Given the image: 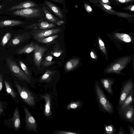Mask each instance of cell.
Listing matches in <instances>:
<instances>
[{"label":"cell","instance_id":"cell-1","mask_svg":"<svg viewBox=\"0 0 134 134\" xmlns=\"http://www.w3.org/2000/svg\"><path fill=\"white\" fill-rule=\"evenodd\" d=\"M94 87L97 101L100 111L112 115L114 110L113 105L108 99L99 81L96 82Z\"/></svg>","mask_w":134,"mask_h":134},{"label":"cell","instance_id":"cell-2","mask_svg":"<svg viewBox=\"0 0 134 134\" xmlns=\"http://www.w3.org/2000/svg\"><path fill=\"white\" fill-rule=\"evenodd\" d=\"M14 83L22 100L27 105L35 109L37 103L39 101L37 94L28 88L21 86L16 81H14Z\"/></svg>","mask_w":134,"mask_h":134},{"label":"cell","instance_id":"cell-3","mask_svg":"<svg viewBox=\"0 0 134 134\" xmlns=\"http://www.w3.org/2000/svg\"><path fill=\"white\" fill-rule=\"evenodd\" d=\"M6 64L12 73L22 81H26L32 87L31 79L23 71L16 63L12 58L8 57L5 59Z\"/></svg>","mask_w":134,"mask_h":134},{"label":"cell","instance_id":"cell-4","mask_svg":"<svg viewBox=\"0 0 134 134\" xmlns=\"http://www.w3.org/2000/svg\"><path fill=\"white\" fill-rule=\"evenodd\" d=\"M42 12V9L39 8L30 7L17 10L13 13L15 15L33 19L41 17L43 14Z\"/></svg>","mask_w":134,"mask_h":134},{"label":"cell","instance_id":"cell-5","mask_svg":"<svg viewBox=\"0 0 134 134\" xmlns=\"http://www.w3.org/2000/svg\"><path fill=\"white\" fill-rule=\"evenodd\" d=\"M22 106L25 114V129L29 131L37 132L38 127L36 121L28 109L24 105Z\"/></svg>","mask_w":134,"mask_h":134},{"label":"cell","instance_id":"cell-6","mask_svg":"<svg viewBox=\"0 0 134 134\" xmlns=\"http://www.w3.org/2000/svg\"><path fill=\"white\" fill-rule=\"evenodd\" d=\"M61 30L60 28L50 29L32 30L31 34L34 39L37 40L46 38L59 32Z\"/></svg>","mask_w":134,"mask_h":134},{"label":"cell","instance_id":"cell-7","mask_svg":"<svg viewBox=\"0 0 134 134\" xmlns=\"http://www.w3.org/2000/svg\"><path fill=\"white\" fill-rule=\"evenodd\" d=\"M134 84L132 80L125 81L121 85L117 109L129 94L134 90Z\"/></svg>","mask_w":134,"mask_h":134},{"label":"cell","instance_id":"cell-8","mask_svg":"<svg viewBox=\"0 0 134 134\" xmlns=\"http://www.w3.org/2000/svg\"><path fill=\"white\" fill-rule=\"evenodd\" d=\"M52 95L51 92L46 93L40 95V98L44 99L45 102L44 113L45 116L49 118L52 115Z\"/></svg>","mask_w":134,"mask_h":134},{"label":"cell","instance_id":"cell-9","mask_svg":"<svg viewBox=\"0 0 134 134\" xmlns=\"http://www.w3.org/2000/svg\"><path fill=\"white\" fill-rule=\"evenodd\" d=\"M118 113L121 119L129 123H134V109L133 104L129 105Z\"/></svg>","mask_w":134,"mask_h":134},{"label":"cell","instance_id":"cell-10","mask_svg":"<svg viewBox=\"0 0 134 134\" xmlns=\"http://www.w3.org/2000/svg\"><path fill=\"white\" fill-rule=\"evenodd\" d=\"M47 49L46 47L40 46L37 44H35V48L34 51V59L35 65L39 69L43 54Z\"/></svg>","mask_w":134,"mask_h":134},{"label":"cell","instance_id":"cell-11","mask_svg":"<svg viewBox=\"0 0 134 134\" xmlns=\"http://www.w3.org/2000/svg\"><path fill=\"white\" fill-rule=\"evenodd\" d=\"M55 72L56 71H55L47 70L40 78L38 82L41 84L45 83V85L43 86L45 88L52 87L51 82L52 81V78Z\"/></svg>","mask_w":134,"mask_h":134},{"label":"cell","instance_id":"cell-12","mask_svg":"<svg viewBox=\"0 0 134 134\" xmlns=\"http://www.w3.org/2000/svg\"><path fill=\"white\" fill-rule=\"evenodd\" d=\"M29 34L25 33L15 35L9 43L10 46H17L29 38Z\"/></svg>","mask_w":134,"mask_h":134},{"label":"cell","instance_id":"cell-13","mask_svg":"<svg viewBox=\"0 0 134 134\" xmlns=\"http://www.w3.org/2000/svg\"><path fill=\"white\" fill-rule=\"evenodd\" d=\"M13 125V128L16 131H18L21 127V120L18 109L16 107L13 116L9 119Z\"/></svg>","mask_w":134,"mask_h":134},{"label":"cell","instance_id":"cell-14","mask_svg":"<svg viewBox=\"0 0 134 134\" xmlns=\"http://www.w3.org/2000/svg\"><path fill=\"white\" fill-rule=\"evenodd\" d=\"M55 25L53 23H49L46 21H43L37 23L33 24L26 27L27 28L33 30L47 29L53 28Z\"/></svg>","mask_w":134,"mask_h":134},{"label":"cell","instance_id":"cell-15","mask_svg":"<svg viewBox=\"0 0 134 134\" xmlns=\"http://www.w3.org/2000/svg\"><path fill=\"white\" fill-rule=\"evenodd\" d=\"M100 81L104 89L109 94L113 97V90L112 89V87L114 82L113 80L104 79L100 80Z\"/></svg>","mask_w":134,"mask_h":134},{"label":"cell","instance_id":"cell-16","mask_svg":"<svg viewBox=\"0 0 134 134\" xmlns=\"http://www.w3.org/2000/svg\"><path fill=\"white\" fill-rule=\"evenodd\" d=\"M134 93V89L129 94L122 102L120 107L117 109L118 113L122 111L129 105L133 104Z\"/></svg>","mask_w":134,"mask_h":134},{"label":"cell","instance_id":"cell-17","mask_svg":"<svg viewBox=\"0 0 134 134\" xmlns=\"http://www.w3.org/2000/svg\"><path fill=\"white\" fill-rule=\"evenodd\" d=\"M38 7L35 3L30 1H27L20 3L15 6L12 7L9 10H13L16 9H22L34 7Z\"/></svg>","mask_w":134,"mask_h":134},{"label":"cell","instance_id":"cell-18","mask_svg":"<svg viewBox=\"0 0 134 134\" xmlns=\"http://www.w3.org/2000/svg\"><path fill=\"white\" fill-rule=\"evenodd\" d=\"M35 46V44L32 42L29 44L17 49L16 53L20 55L23 54H29L34 51Z\"/></svg>","mask_w":134,"mask_h":134},{"label":"cell","instance_id":"cell-19","mask_svg":"<svg viewBox=\"0 0 134 134\" xmlns=\"http://www.w3.org/2000/svg\"><path fill=\"white\" fill-rule=\"evenodd\" d=\"M45 5L56 15L61 19L64 18L63 14L58 7L48 1L44 2Z\"/></svg>","mask_w":134,"mask_h":134},{"label":"cell","instance_id":"cell-20","mask_svg":"<svg viewBox=\"0 0 134 134\" xmlns=\"http://www.w3.org/2000/svg\"><path fill=\"white\" fill-rule=\"evenodd\" d=\"M84 102L80 100L76 101L71 100L66 107V110H78L81 109L82 107Z\"/></svg>","mask_w":134,"mask_h":134},{"label":"cell","instance_id":"cell-21","mask_svg":"<svg viewBox=\"0 0 134 134\" xmlns=\"http://www.w3.org/2000/svg\"><path fill=\"white\" fill-rule=\"evenodd\" d=\"M21 21L15 20H7L0 21V27L16 26L24 24Z\"/></svg>","mask_w":134,"mask_h":134},{"label":"cell","instance_id":"cell-22","mask_svg":"<svg viewBox=\"0 0 134 134\" xmlns=\"http://www.w3.org/2000/svg\"><path fill=\"white\" fill-rule=\"evenodd\" d=\"M98 7L105 12L110 15H115L116 11L113 9L112 7L109 5L105 4L98 0Z\"/></svg>","mask_w":134,"mask_h":134},{"label":"cell","instance_id":"cell-23","mask_svg":"<svg viewBox=\"0 0 134 134\" xmlns=\"http://www.w3.org/2000/svg\"><path fill=\"white\" fill-rule=\"evenodd\" d=\"M42 9L47 20L53 24L56 23L59 20V19L52 14L45 7L42 6Z\"/></svg>","mask_w":134,"mask_h":134},{"label":"cell","instance_id":"cell-24","mask_svg":"<svg viewBox=\"0 0 134 134\" xmlns=\"http://www.w3.org/2000/svg\"><path fill=\"white\" fill-rule=\"evenodd\" d=\"M5 86L7 93L10 94L11 97L15 100L18 98L17 93L10 83L7 81L4 82Z\"/></svg>","mask_w":134,"mask_h":134},{"label":"cell","instance_id":"cell-25","mask_svg":"<svg viewBox=\"0 0 134 134\" xmlns=\"http://www.w3.org/2000/svg\"><path fill=\"white\" fill-rule=\"evenodd\" d=\"M78 60L76 59H71L65 64V68L66 71L69 72L72 70L78 63Z\"/></svg>","mask_w":134,"mask_h":134},{"label":"cell","instance_id":"cell-26","mask_svg":"<svg viewBox=\"0 0 134 134\" xmlns=\"http://www.w3.org/2000/svg\"><path fill=\"white\" fill-rule=\"evenodd\" d=\"M105 132L107 134H115L117 130L115 126L112 124L103 125Z\"/></svg>","mask_w":134,"mask_h":134},{"label":"cell","instance_id":"cell-27","mask_svg":"<svg viewBox=\"0 0 134 134\" xmlns=\"http://www.w3.org/2000/svg\"><path fill=\"white\" fill-rule=\"evenodd\" d=\"M59 36L58 35H54L48 36L44 38L36 40L38 42L43 43L51 44Z\"/></svg>","mask_w":134,"mask_h":134},{"label":"cell","instance_id":"cell-28","mask_svg":"<svg viewBox=\"0 0 134 134\" xmlns=\"http://www.w3.org/2000/svg\"><path fill=\"white\" fill-rule=\"evenodd\" d=\"M53 58V57L50 55L46 56L42 62L43 67H48L54 64L55 62L52 61Z\"/></svg>","mask_w":134,"mask_h":134},{"label":"cell","instance_id":"cell-29","mask_svg":"<svg viewBox=\"0 0 134 134\" xmlns=\"http://www.w3.org/2000/svg\"><path fill=\"white\" fill-rule=\"evenodd\" d=\"M11 36V34L9 32L6 33L2 38L0 45L2 47L4 46L9 41Z\"/></svg>","mask_w":134,"mask_h":134},{"label":"cell","instance_id":"cell-30","mask_svg":"<svg viewBox=\"0 0 134 134\" xmlns=\"http://www.w3.org/2000/svg\"><path fill=\"white\" fill-rule=\"evenodd\" d=\"M111 3L118 5L133 2L134 0H109Z\"/></svg>","mask_w":134,"mask_h":134},{"label":"cell","instance_id":"cell-31","mask_svg":"<svg viewBox=\"0 0 134 134\" xmlns=\"http://www.w3.org/2000/svg\"><path fill=\"white\" fill-rule=\"evenodd\" d=\"M115 35L118 38L125 42H129L131 41L130 37L127 34L117 33Z\"/></svg>","mask_w":134,"mask_h":134},{"label":"cell","instance_id":"cell-32","mask_svg":"<svg viewBox=\"0 0 134 134\" xmlns=\"http://www.w3.org/2000/svg\"><path fill=\"white\" fill-rule=\"evenodd\" d=\"M19 62V64L23 70L28 76L31 79V74L27 66L22 61L20 60Z\"/></svg>","mask_w":134,"mask_h":134},{"label":"cell","instance_id":"cell-33","mask_svg":"<svg viewBox=\"0 0 134 134\" xmlns=\"http://www.w3.org/2000/svg\"><path fill=\"white\" fill-rule=\"evenodd\" d=\"M53 133L54 134H81L82 133L79 132H74L62 130H55L53 131Z\"/></svg>","mask_w":134,"mask_h":134},{"label":"cell","instance_id":"cell-34","mask_svg":"<svg viewBox=\"0 0 134 134\" xmlns=\"http://www.w3.org/2000/svg\"><path fill=\"white\" fill-rule=\"evenodd\" d=\"M63 51L61 49H59L54 47L50 52L51 54L54 56L58 57L59 56L63 53Z\"/></svg>","mask_w":134,"mask_h":134},{"label":"cell","instance_id":"cell-35","mask_svg":"<svg viewBox=\"0 0 134 134\" xmlns=\"http://www.w3.org/2000/svg\"><path fill=\"white\" fill-rule=\"evenodd\" d=\"M115 15L122 18H133L134 15L132 14H129L127 13L118 12L116 11Z\"/></svg>","mask_w":134,"mask_h":134},{"label":"cell","instance_id":"cell-36","mask_svg":"<svg viewBox=\"0 0 134 134\" xmlns=\"http://www.w3.org/2000/svg\"><path fill=\"white\" fill-rule=\"evenodd\" d=\"M84 5L86 10L88 13H90L92 12V9L89 4L85 3L84 4Z\"/></svg>","mask_w":134,"mask_h":134},{"label":"cell","instance_id":"cell-37","mask_svg":"<svg viewBox=\"0 0 134 134\" xmlns=\"http://www.w3.org/2000/svg\"><path fill=\"white\" fill-rule=\"evenodd\" d=\"M122 9L126 10H128L132 12L134 11V5L133 4H131L128 5L126 7H124Z\"/></svg>","mask_w":134,"mask_h":134},{"label":"cell","instance_id":"cell-38","mask_svg":"<svg viewBox=\"0 0 134 134\" xmlns=\"http://www.w3.org/2000/svg\"><path fill=\"white\" fill-rule=\"evenodd\" d=\"M128 127L130 134H134V127L131 125H128Z\"/></svg>","mask_w":134,"mask_h":134},{"label":"cell","instance_id":"cell-39","mask_svg":"<svg viewBox=\"0 0 134 134\" xmlns=\"http://www.w3.org/2000/svg\"><path fill=\"white\" fill-rule=\"evenodd\" d=\"M3 82V75L1 74H0V92H1L2 89Z\"/></svg>","mask_w":134,"mask_h":134},{"label":"cell","instance_id":"cell-40","mask_svg":"<svg viewBox=\"0 0 134 134\" xmlns=\"http://www.w3.org/2000/svg\"><path fill=\"white\" fill-rule=\"evenodd\" d=\"M118 134H125V132L124 128L121 127H120L117 133Z\"/></svg>","mask_w":134,"mask_h":134},{"label":"cell","instance_id":"cell-41","mask_svg":"<svg viewBox=\"0 0 134 134\" xmlns=\"http://www.w3.org/2000/svg\"><path fill=\"white\" fill-rule=\"evenodd\" d=\"M102 3L109 5H111V3L109 0H99Z\"/></svg>","mask_w":134,"mask_h":134},{"label":"cell","instance_id":"cell-42","mask_svg":"<svg viewBox=\"0 0 134 134\" xmlns=\"http://www.w3.org/2000/svg\"><path fill=\"white\" fill-rule=\"evenodd\" d=\"M95 6L98 7V0H88Z\"/></svg>","mask_w":134,"mask_h":134},{"label":"cell","instance_id":"cell-43","mask_svg":"<svg viewBox=\"0 0 134 134\" xmlns=\"http://www.w3.org/2000/svg\"><path fill=\"white\" fill-rule=\"evenodd\" d=\"M120 67V65L119 64L115 65L113 67V69L114 70H118Z\"/></svg>","mask_w":134,"mask_h":134},{"label":"cell","instance_id":"cell-44","mask_svg":"<svg viewBox=\"0 0 134 134\" xmlns=\"http://www.w3.org/2000/svg\"><path fill=\"white\" fill-rule=\"evenodd\" d=\"M64 23V21L63 20H60L58 21L56 24L58 25H60L63 24Z\"/></svg>","mask_w":134,"mask_h":134},{"label":"cell","instance_id":"cell-45","mask_svg":"<svg viewBox=\"0 0 134 134\" xmlns=\"http://www.w3.org/2000/svg\"><path fill=\"white\" fill-rule=\"evenodd\" d=\"M3 113V107L2 104L0 103V115Z\"/></svg>","mask_w":134,"mask_h":134},{"label":"cell","instance_id":"cell-46","mask_svg":"<svg viewBox=\"0 0 134 134\" xmlns=\"http://www.w3.org/2000/svg\"><path fill=\"white\" fill-rule=\"evenodd\" d=\"M57 3H62L64 2V0H50Z\"/></svg>","mask_w":134,"mask_h":134},{"label":"cell","instance_id":"cell-47","mask_svg":"<svg viewBox=\"0 0 134 134\" xmlns=\"http://www.w3.org/2000/svg\"><path fill=\"white\" fill-rule=\"evenodd\" d=\"M99 42L100 44L102 46H104V43L101 40H100L99 41Z\"/></svg>","mask_w":134,"mask_h":134},{"label":"cell","instance_id":"cell-48","mask_svg":"<svg viewBox=\"0 0 134 134\" xmlns=\"http://www.w3.org/2000/svg\"><path fill=\"white\" fill-rule=\"evenodd\" d=\"M91 57L93 58H94V56L93 53L92 52H91Z\"/></svg>","mask_w":134,"mask_h":134},{"label":"cell","instance_id":"cell-49","mask_svg":"<svg viewBox=\"0 0 134 134\" xmlns=\"http://www.w3.org/2000/svg\"><path fill=\"white\" fill-rule=\"evenodd\" d=\"M1 7H2V6L0 5V8H1Z\"/></svg>","mask_w":134,"mask_h":134}]
</instances>
